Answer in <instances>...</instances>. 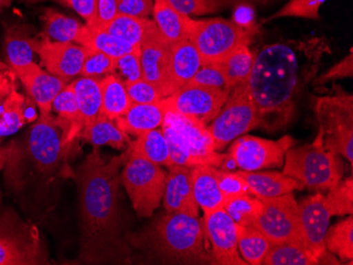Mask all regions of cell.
<instances>
[{
    "instance_id": "obj_35",
    "label": "cell",
    "mask_w": 353,
    "mask_h": 265,
    "mask_svg": "<svg viewBox=\"0 0 353 265\" xmlns=\"http://www.w3.org/2000/svg\"><path fill=\"white\" fill-rule=\"evenodd\" d=\"M263 264L314 265L319 264V262L305 245L301 243L287 242L271 244Z\"/></svg>"
},
{
    "instance_id": "obj_19",
    "label": "cell",
    "mask_w": 353,
    "mask_h": 265,
    "mask_svg": "<svg viewBox=\"0 0 353 265\" xmlns=\"http://www.w3.org/2000/svg\"><path fill=\"white\" fill-rule=\"evenodd\" d=\"M12 70L39 107L41 114H51L53 100L67 83L43 71L35 61Z\"/></svg>"
},
{
    "instance_id": "obj_21",
    "label": "cell",
    "mask_w": 353,
    "mask_h": 265,
    "mask_svg": "<svg viewBox=\"0 0 353 265\" xmlns=\"http://www.w3.org/2000/svg\"><path fill=\"white\" fill-rule=\"evenodd\" d=\"M201 67L197 49L190 39L170 45V63L168 81L162 96H172V93L185 86Z\"/></svg>"
},
{
    "instance_id": "obj_9",
    "label": "cell",
    "mask_w": 353,
    "mask_h": 265,
    "mask_svg": "<svg viewBox=\"0 0 353 265\" xmlns=\"http://www.w3.org/2000/svg\"><path fill=\"white\" fill-rule=\"evenodd\" d=\"M37 229L13 213L0 217V265L48 264Z\"/></svg>"
},
{
    "instance_id": "obj_50",
    "label": "cell",
    "mask_w": 353,
    "mask_h": 265,
    "mask_svg": "<svg viewBox=\"0 0 353 265\" xmlns=\"http://www.w3.org/2000/svg\"><path fill=\"white\" fill-rule=\"evenodd\" d=\"M353 75V61H352V49L350 50L348 56L345 57L338 64L334 65L328 72L319 77V84H325L329 81L335 80V78H343V77H352Z\"/></svg>"
},
{
    "instance_id": "obj_27",
    "label": "cell",
    "mask_w": 353,
    "mask_h": 265,
    "mask_svg": "<svg viewBox=\"0 0 353 265\" xmlns=\"http://www.w3.org/2000/svg\"><path fill=\"white\" fill-rule=\"evenodd\" d=\"M100 81L101 78L82 76L71 83L79 104V126L81 131L84 126L101 116L102 92Z\"/></svg>"
},
{
    "instance_id": "obj_53",
    "label": "cell",
    "mask_w": 353,
    "mask_h": 265,
    "mask_svg": "<svg viewBox=\"0 0 353 265\" xmlns=\"http://www.w3.org/2000/svg\"><path fill=\"white\" fill-rule=\"evenodd\" d=\"M10 152H11V150H10L9 147L0 148V170L3 169L5 164L7 163Z\"/></svg>"
},
{
    "instance_id": "obj_49",
    "label": "cell",
    "mask_w": 353,
    "mask_h": 265,
    "mask_svg": "<svg viewBox=\"0 0 353 265\" xmlns=\"http://www.w3.org/2000/svg\"><path fill=\"white\" fill-rule=\"evenodd\" d=\"M53 1L74 10L87 21V25H93L97 21L98 0H53Z\"/></svg>"
},
{
    "instance_id": "obj_8",
    "label": "cell",
    "mask_w": 353,
    "mask_h": 265,
    "mask_svg": "<svg viewBox=\"0 0 353 265\" xmlns=\"http://www.w3.org/2000/svg\"><path fill=\"white\" fill-rule=\"evenodd\" d=\"M316 114L323 136L324 147L333 153H341L352 164L353 161V116L352 96L345 92L319 98Z\"/></svg>"
},
{
    "instance_id": "obj_32",
    "label": "cell",
    "mask_w": 353,
    "mask_h": 265,
    "mask_svg": "<svg viewBox=\"0 0 353 265\" xmlns=\"http://www.w3.org/2000/svg\"><path fill=\"white\" fill-rule=\"evenodd\" d=\"M255 55L250 51L248 43L238 45L219 65L223 71L230 90L249 80Z\"/></svg>"
},
{
    "instance_id": "obj_13",
    "label": "cell",
    "mask_w": 353,
    "mask_h": 265,
    "mask_svg": "<svg viewBox=\"0 0 353 265\" xmlns=\"http://www.w3.org/2000/svg\"><path fill=\"white\" fill-rule=\"evenodd\" d=\"M229 94V90L186 84L172 96L163 98V104L166 112L195 118L206 125L218 116Z\"/></svg>"
},
{
    "instance_id": "obj_44",
    "label": "cell",
    "mask_w": 353,
    "mask_h": 265,
    "mask_svg": "<svg viewBox=\"0 0 353 265\" xmlns=\"http://www.w3.org/2000/svg\"><path fill=\"white\" fill-rule=\"evenodd\" d=\"M188 84L205 87V88L231 91L228 87L227 80H225L219 63L201 65L199 70L196 72Z\"/></svg>"
},
{
    "instance_id": "obj_20",
    "label": "cell",
    "mask_w": 353,
    "mask_h": 265,
    "mask_svg": "<svg viewBox=\"0 0 353 265\" xmlns=\"http://www.w3.org/2000/svg\"><path fill=\"white\" fill-rule=\"evenodd\" d=\"M163 205L168 213L198 217L199 206L192 193L190 168L180 165L170 166V173L166 176Z\"/></svg>"
},
{
    "instance_id": "obj_52",
    "label": "cell",
    "mask_w": 353,
    "mask_h": 265,
    "mask_svg": "<svg viewBox=\"0 0 353 265\" xmlns=\"http://www.w3.org/2000/svg\"><path fill=\"white\" fill-rule=\"evenodd\" d=\"M0 105L6 100L12 91L17 89L15 73L10 67L0 64Z\"/></svg>"
},
{
    "instance_id": "obj_12",
    "label": "cell",
    "mask_w": 353,
    "mask_h": 265,
    "mask_svg": "<svg viewBox=\"0 0 353 265\" xmlns=\"http://www.w3.org/2000/svg\"><path fill=\"white\" fill-rule=\"evenodd\" d=\"M63 127L52 114H41L28 134V154L35 167L43 173H54L66 152L63 146Z\"/></svg>"
},
{
    "instance_id": "obj_38",
    "label": "cell",
    "mask_w": 353,
    "mask_h": 265,
    "mask_svg": "<svg viewBox=\"0 0 353 265\" xmlns=\"http://www.w3.org/2000/svg\"><path fill=\"white\" fill-rule=\"evenodd\" d=\"M223 209L239 226H255L263 201L253 195H238L224 200Z\"/></svg>"
},
{
    "instance_id": "obj_33",
    "label": "cell",
    "mask_w": 353,
    "mask_h": 265,
    "mask_svg": "<svg viewBox=\"0 0 353 265\" xmlns=\"http://www.w3.org/2000/svg\"><path fill=\"white\" fill-rule=\"evenodd\" d=\"M81 134L83 138L94 147L111 146L120 149L127 138V134L119 128L114 120H109L103 116H99L93 122L84 126Z\"/></svg>"
},
{
    "instance_id": "obj_3",
    "label": "cell",
    "mask_w": 353,
    "mask_h": 265,
    "mask_svg": "<svg viewBox=\"0 0 353 265\" xmlns=\"http://www.w3.org/2000/svg\"><path fill=\"white\" fill-rule=\"evenodd\" d=\"M203 222L198 217L168 213L148 229L146 246L162 262L214 264L204 247Z\"/></svg>"
},
{
    "instance_id": "obj_23",
    "label": "cell",
    "mask_w": 353,
    "mask_h": 265,
    "mask_svg": "<svg viewBox=\"0 0 353 265\" xmlns=\"http://www.w3.org/2000/svg\"><path fill=\"white\" fill-rule=\"evenodd\" d=\"M245 178L255 197L270 199L301 189L303 184L289 176L276 171H238Z\"/></svg>"
},
{
    "instance_id": "obj_24",
    "label": "cell",
    "mask_w": 353,
    "mask_h": 265,
    "mask_svg": "<svg viewBox=\"0 0 353 265\" xmlns=\"http://www.w3.org/2000/svg\"><path fill=\"white\" fill-rule=\"evenodd\" d=\"M165 114L163 100L154 104H132L126 114L116 120L117 125L125 134L138 136L143 132L162 127Z\"/></svg>"
},
{
    "instance_id": "obj_28",
    "label": "cell",
    "mask_w": 353,
    "mask_h": 265,
    "mask_svg": "<svg viewBox=\"0 0 353 265\" xmlns=\"http://www.w3.org/2000/svg\"><path fill=\"white\" fill-rule=\"evenodd\" d=\"M74 43H81L83 47L92 49V50L100 51L114 59H118L119 57L123 56L127 53L132 52L138 47H140V45H132V43L121 41L118 37L105 31L104 29L91 27L88 25H83Z\"/></svg>"
},
{
    "instance_id": "obj_31",
    "label": "cell",
    "mask_w": 353,
    "mask_h": 265,
    "mask_svg": "<svg viewBox=\"0 0 353 265\" xmlns=\"http://www.w3.org/2000/svg\"><path fill=\"white\" fill-rule=\"evenodd\" d=\"M31 41L32 37L26 25H15L7 28L5 47L10 68H19L35 61V52Z\"/></svg>"
},
{
    "instance_id": "obj_16",
    "label": "cell",
    "mask_w": 353,
    "mask_h": 265,
    "mask_svg": "<svg viewBox=\"0 0 353 265\" xmlns=\"http://www.w3.org/2000/svg\"><path fill=\"white\" fill-rule=\"evenodd\" d=\"M204 233L213 246L216 264L245 265L238 252L237 224L223 207L204 213Z\"/></svg>"
},
{
    "instance_id": "obj_37",
    "label": "cell",
    "mask_w": 353,
    "mask_h": 265,
    "mask_svg": "<svg viewBox=\"0 0 353 265\" xmlns=\"http://www.w3.org/2000/svg\"><path fill=\"white\" fill-rule=\"evenodd\" d=\"M325 246L329 252L339 255L344 262L352 263L353 259V218L341 221L327 231Z\"/></svg>"
},
{
    "instance_id": "obj_14",
    "label": "cell",
    "mask_w": 353,
    "mask_h": 265,
    "mask_svg": "<svg viewBox=\"0 0 353 265\" xmlns=\"http://www.w3.org/2000/svg\"><path fill=\"white\" fill-rule=\"evenodd\" d=\"M293 143L290 136L279 141H270L257 136H241L234 142L229 154L236 167L245 171H257L283 165L285 152Z\"/></svg>"
},
{
    "instance_id": "obj_41",
    "label": "cell",
    "mask_w": 353,
    "mask_h": 265,
    "mask_svg": "<svg viewBox=\"0 0 353 265\" xmlns=\"http://www.w3.org/2000/svg\"><path fill=\"white\" fill-rule=\"evenodd\" d=\"M117 59L100 51L87 48L86 56L83 63L81 76L100 78L116 71Z\"/></svg>"
},
{
    "instance_id": "obj_7",
    "label": "cell",
    "mask_w": 353,
    "mask_h": 265,
    "mask_svg": "<svg viewBox=\"0 0 353 265\" xmlns=\"http://www.w3.org/2000/svg\"><path fill=\"white\" fill-rule=\"evenodd\" d=\"M249 37L247 30L234 21L190 19L188 39L197 49L201 65L220 63L238 45L249 43Z\"/></svg>"
},
{
    "instance_id": "obj_40",
    "label": "cell",
    "mask_w": 353,
    "mask_h": 265,
    "mask_svg": "<svg viewBox=\"0 0 353 265\" xmlns=\"http://www.w3.org/2000/svg\"><path fill=\"white\" fill-rule=\"evenodd\" d=\"M326 205L332 215H352L353 180L352 178L339 182L325 197Z\"/></svg>"
},
{
    "instance_id": "obj_18",
    "label": "cell",
    "mask_w": 353,
    "mask_h": 265,
    "mask_svg": "<svg viewBox=\"0 0 353 265\" xmlns=\"http://www.w3.org/2000/svg\"><path fill=\"white\" fill-rule=\"evenodd\" d=\"M140 49L143 78L156 86L162 96L170 70V45L159 31L154 21H150L146 29Z\"/></svg>"
},
{
    "instance_id": "obj_17",
    "label": "cell",
    "mask_w": 353,
    "mask_h": 265,
    "mask_svg": "<svg viewBox=\"0 0 353 265\" xmlns=\"http://www.w3.org/2000/svg\"><path fill=\"white\" fill-rule=\"evenodd\" d=\"M303 227V244L310 254L322 262L326 256L325 237L332 217L326 205L324 195H314L303 200L299 204Z\"/></svg>"
},
{
    "instance_id": "obj_22",
    "label": "cell",
    "mask_w": 353,
    "mask_h": 265,
    "mask_svg": "<svg viewBox=\"0 0 353 265\" xmlns=\"http://www.w3.org/2000/svg\"><path fill=\"white\" fill-rule=\"evenodd\" d=\"M34 100L26 98L17 89L0 105V138L11 136L37 118Z\"/></svg>"
},
{
    "instance_id": "obj_54",
    "label": "cell",
    "mask_w": 353,
    "mask_h": 265,
    "mask_svg": "<svg viewBox=\"0 0 353 265\" xmlns=\"http://www.w3.org/2000/svg\"><path fill=\"white\" fill-rule=\"evenodd\" d=\"M12 0H0V8L7 7L11 3Z\"/></svg>"
},
{
    "instance_id": "obj_51",
    "label": "cell",
    "mask_w": 353,
    "mask_h": 265,
    "mask_svg": "<svg viewBox=\"0 0 353 265\" xmlns=\"http://www.w3.org/2000/svg\"><path fill=\"white\" fill-rule=\"evenodd\" d=\"M118 14L117 0H98L97 21L91 25L92 27H103V25L110 23Z\"/></svg>"
},
{
    "instance_id": "obj_43",
    "label": "cell",
    "mask_w": 353,
    "mask_h": 265,
    "mask_svg": "<svg viewBox=\"0 0 353 265\" xmlns=\"http://www.w3.org/2000/svg\"><path fill=\"white\" fill-rule=\"evenodd\" d=\"M217 181L224 200L238 195H254L249 184L238 171L217 169Z\"/></svg>"
},
{
    "instance_id": "obj_2",
    "label": "cell",
    "mask_w": 353,
    "mask_h": 265,
    "mask_svg": "<svg viewBox=\"0 0 353 265\" xmlns=\"http://www.w3.org/2000/svg\"><path fill=\"white\" fill-rule=\"evenodd\" d=\"M297 83L299 63L289 45H267L255 55L248 85L259 125L272 118H288Z\"/></svg>"
},
{
    "instance_id": "obj_25",
    "label": "cell",
    "mask_w": 353,
    "mask_h": 265,
    "mask_svg": "<svg viewBox=\"0 0 353 265\" xmlns=\"http://www.w3.org/2000/svg\"><path fill=\"white\" fill-rule=\"evenodd\" d=\"M218 168L200 165L190 168L192 193L204 213L223 207L224 198L217 181Z\"/></svg>"
},
{
    "instance_id": "obj_26",
    "label": "cell",
    "mask_w": 353,
    "mask_h": 265,
    "mask_svg": "<svg viewBox=\"0 0 353 265\" xmlns=\"http://www.w3.org/2000/svg\"><path fill=\"white\" fill-rule=\"evenodd\" d=\"M154 23L170 45L188 39L190 17L178 11L168 0H154Z\"/></svg>"
},
{
    "instance_id": "obj_55",
    "label": "cell",
    "mask_w": 353,
    "mask_h": 265,
    "mask_svg": "<svg viewBox=\"0 0 353 265\" xmlns=\"http://www.w3.org/2000/svg\"><path fill=\"white\" fill-rule=\"evenodd\" d=\"M233 1H234V0H233Z\"/></svg>"
},
{
    "instance_id": "obj_34",
    "label": "cell",
    "mask_w": 353,
    "mask_h": 265,
    "mask_svg": "<svg viewBox=\"0 0 353 265\" xmlns=\"http://www.w3.org/2000/svg\"><path fill=\"white\" fill-rule=\"evenodd\" d=\"M237 244L248 264H263L271 243L259 229L237 225Z\"/></svg>"
},
{
    "instance_id": "obj_5",
    "label": "cell",
    "mask_w": 353,
    "mask_h": 265,
    "mask_svg": "<svg viewBox=\"0 0 353 265\" xmlns=\"http://www.w3.org/2000/svg\"><path fill=\"white\" fill-rule=\"evenodd\" d=\"M283 173L314 191H330L342 178L340 163L324 147L321 131L314 143L287 150Z\"/></svg>"
},
{
    "instance_id": "obj_47",
    "label": "cell",
    "mask_w": 353,
    "mask_h": 265,
    "mask_svg": "<svg viewBox=\"0 0 353 265\" xmlns=\"http://www.w3.org/2000/svg\"><path fill=\"white\" fill-rule=\"evenodd\" d=\"M178 11L190 15L213 13L221 7L222 0H168Z\"/></svg>"
},
{
    "instance_id": "obj_4",
    "label": "cell",
    "mask_w": 353,
    "mask_h": 265,
    "mask_svg": "<svg viewBox=\"0 0 353 265\" xmlns=\"http://www.w3.org/2000/svg\"><path fill=\"white\" fill-rule=\"evenodd\" d=\"M162 131L168 142L172 165H208L221 168L224 156L217 153L206 125L195 118L166 112Z\"/></svg>"
},
{
    "instance_id": "obj_6",
    "label": "cell",
    "mask_w": 353,
    "mask_h": 265,
    "mask_svg": "<svg viewBox=\"0 0 353 265\" xmlns=\"http://www.w3.org/2000/svg\"><path fill=\"white\" fill-rule=\"evenodd\" d=\"M165 181L166 173L160 165L143 158L126 154L121 182L139 217H150L160 206Z\"/></svg>"
},
{
    "instance_id": "obj_1",
    "label": "cell",
    "mask_w": 353,
    "mask_h": 265,
    "mask_svg": "<svg viewBox=\"0 0 353 265\" xmlns=\"http://www.w3.org/2000/svg\"><path fill=\"white\" fill-rule=\"evenodd\" d=\"M126 154L105 161L98 147L77 167L79 262L101 264L125 261L120 211L121 167Z\"/></svg>"
},
{
    "instance_id": "obj_39",
    "label": "cell",
    "mask_w": 353,
    "mask_h": 265,
    "mask_svg": "<svg viewBox=\"0 0 353 265\" xmlns=\"http://www.w3.org/2000/svg\"><path fill=\"white\" fill-rule=\"evenodd\" d=\"M43 19L48 39L59 43H73L83 28L77 19L65 17L53 9L46 10Z\"/></svg>"
},
{
    "instance_id": "obj_15",
    "label": "cell",
    "mask_w": 353,
    "mask_h": 265,
    "mask_svg": "<svg viewBox=\"0 0 353 265\" xmlns=\"http://www.w3.org/2000/svg\"><path fill=\"white\" fill-rule=\"evenodd\" d=\"M31 45L48 72L67 84L81 74L86 56V47L73 45L72 43L51 41L47 36L41 39L32 37Z\"/></svg>"
},
{
    "instance_id": "obj_45",
    "label": "cell",
    "mask_w": 353,
    "mask_h": 265,
    "mask_svg": "<svg viewBox=\"0 0 353 265\" xmlns=\"http://www.w3.org/2000/svg\"><path fill=\"white\" fill-rule=\"evenodd\" d=\"M124 85L132 104H154L163 100L159 89L144 78Z\"/></svg>"
},
{
    "instance_id": "obj_48",
    "label": "cell",
    "mask_w": 353,
    "mask_h": 265,
    "mask_svg": "<svg viewBox=\"0 0 353 265\" xmlns=\"http://www.w3.org/2000/svg\"><path fill=\"white\" fill-rule=\"evenodd\" d=\"M117 5L119 13L140 19L152 15L154 9L152 0H117Z\"/></svg>"
},
{
    "instance_id": "obj_46",
    "label": "cell",
    "mask_w": 353,
    "mask_h": 265,
    "mask_svg": "<svg viewBox=\"0 0 353 265\" xmlns=\"http://www.w3.org/2000/svg\"><path fill=\"white\" fill-rule=\"evenodd\" d=\"M117 69L121 73V76L123 77L122 82L124 84L142 80L143 70L142 64H141L140 47H138L132 52L119 57L117 59L116 70Z\"/></svg>"
},
{
    "instance_id": "obj_11",
    "label": "cell",
    "mask_w": 353,
    "mask_h": 265,
    "mask_svg": "<svg viewBox=\"0 0 353 265\" xmlns=\"http://www.w3.org/2000/svg\"><path fill=\"white\" fill-rule=\"evenodd\" d=\"M261 200L263 209L254 227L259 229L271 244H303L301 213L293 193Z\"/></svg>"
},
{
    "instance_id": "obj_42",
    "label": "cell",
    "mask_w": 353,
    "mask_h": 265,
    "mask_svg": "<svg viewBox=\"0 0 353 265\" xmlns=\"http://www.w3.org/2000/svg\"><path fill=\"white\" fill-rule=\"evenodd\" d=\"M326 0H290L285 7L281 8L277 13L270 17L271 19H281V17H301V19H321L319 14V7Z\"/></svg>"
},
{
    "instance_id": "obj_30",
    "label": "cell",
    "mask_w": 353,
    "mask_h": 265,
    "mask_svg": "<svg viewBox=\"0 0 353 265\" xmlns=\"http://www.w3.org/2000/svg\"><path fill=\"white\" fill-rule=\"evenodd\" d=\"M100 84L102 92L101 116H106L109 120H118L132 106L126 87L121 78L112 74L101 78Z\"/></svg>"
},
{
    "instance_id": "obj_29",
    "label": "cell",
    "mask_w": 353,
    "mask_h": 265,
    "mask_svg": "<svg viewBox=\"0 0 353 265\" xmlns=\"http://www.w3.org/2000/svg\"><path fill=\"white\" fill-rule=\"evenodd\" d=\"M127 156H136L148 160L157 165L172 166L168 142L161 129H152L143 132L132 144Z\"/></svg>"
},
{
    "instance_id": "obj_36",
    "label": "cell",
    "mask_w": 353,
    "mask_h": 265,
    "mask_svg": "<svg viewBox=\"0 0 353 265\" xmlns=\"http://www.w3.org/2000/svg\"><path fill=\"white\" fill-rule=\"evenodd\" d=\"M150 21H152L148 19H140V17H130V15L119 13L110 23L103 25V27L97 28L104 29L105 31L118 37L121 41L132 43V45H140Z\"/></svg>"
},
{
    "instance_id": "obj_10",
    "label": "cell",
    "mask_w": 353,
    "mask_h": 265,
    "mask_svg": "<svg viewBox=\"0 0 353 265\" xmlns=\"http://www.w3.org/2000/svg\"><path fill=\"white\" fill-rule=\"evenodd\" d=\"M256 126H259V116L247 81L234 88L208 130L217 151Z\"/></svg>"
}]
</instances>
